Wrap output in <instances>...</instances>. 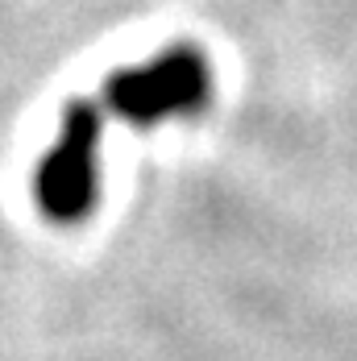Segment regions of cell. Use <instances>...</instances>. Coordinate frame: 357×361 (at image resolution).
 Returning <instances> with one entry per match:
<instances>
[{
	"label": "cell",
	"mask_w": 357,
	"mask_h": 361,
	"mask_svg": "<svg viewBox=\"0 0 357 361\" xmlns=\"http://www.w3.org/2000/svg\"><path fill=\"white\" fill-rule=\"evenodd\" d=\"M37 208L54 224H79L100 195V109L75 100L63 112L59 137L37 166Z\"/></svg>",
	"instance_id": "1"
},
{
	"label": "cell",
	"mask_w": 357,
	"mask_h": 361,
	"mask_svg": "<svg viewBox=\"0 0 357 361\" xmlns=\"http://www.w3.org/2000/svg\"><path fill=\"white\" fill-rule=\"evenodd\" d=\"M212 92V71L200 50L175 46L142 67L116 71L108 79V109L133 125H158L178 112H195Z\"/></svg>",
	"instance_id": "2"
}]
</instances>
